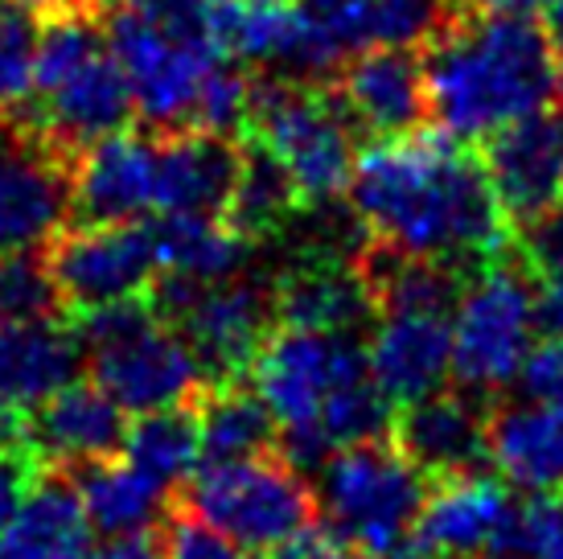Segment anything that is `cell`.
Listing matches in <instances>:
<instances>
[{
	"label": "cell",
	"mask_w": 563,
	"mask_h": 559,
	"mask_svg": "<svg viewBox=\"0 0 563 559\" xmlns=\"http://www.w3.org/2000/svg\"><path fill=\"white\" fill-rule=\"evenodd\" d=\"M345 198L378 243L411 255L485 264L510 248V218L482 156L465 153L440 128L358 149Z\"/></svg>",
	"instance_id": "6da1fadb"
},
{
	"label": "cell",
	"mask_w": 563,
	"mask_h": 559,
	"mask_svg": "<svg viewBox=\"0 0 563 559\" xmlns=\"http://www.w3.org/2000/svg\"><path fill=\"white\" fill-rule=\"evenodd\" d=\"M420 54L428 120L456 144H477L563 99L560 58L534 17L453 9Z\"/></svg>",
	"instance_id": "7a4b0ae2"
},
{
	"label": "cell",
	"mask_w": 563,
	"mask_h": 559,
	"mask_svg": "<svg viewBox=\"0 0 563 559\" xmlns=\"http://www.w3.org/2000/svg\"><path fill=\"white\" fill-rule=\"evenodd\" d=\"M108 46L144 124L153 132L194 128L206 78L222 63L206 21V0L115 4L108 17Z\"/></svg>",
	"instance_id": "3957f363"
},
{
	"label": "cell",
	"mask_w": 563,
	"mask_h": 559,
	"mask_svg": "<svg viewBox=\"0 0 563 559\" xmlns=\"http://www.w3.org/2000/svg\"><path fill=\"white\" fill-rule=\"evenodd\" d=\"M70 329L91 362L95 383L132 416L194 404L206 391L198 354L189 350L181 329L153 313L148 296L82 309Z\"/></svg>",
	"instance_id": "277c9868"
},
{
	"label": "cell",
	"mask_w": 563,
	"mask_h": 559,
	"mask_svg": "<svg viewBox=\"0 0 563 559\" xmlns=\"http://www.w3.org/2000/svg\"><path fill=\"white\" fill-rule=\"evenodd\" d=\"M371 374L358 333L276 326L251 362V387L280 424V452L305 478L325 465L333 449L317 432V419L342 387Z\"/></svg>",
	"instance_id": "5b68a950"
},
{
	"label": "cell",
	"mask_w": 563,
	"mask_h": 559,
	"mask_svg": "<svg viewBox=\"0 0 563 559\" xmlns=\"http://www.w3.org/2000/svg\"><path fill=\"white\" fill-rule=\"evenodd\" d=\"M432 482L395 440L338 449L317 469V506L350 547L371 559H416V523Z\"/></svg>",
	"instance_id": "8992f818"
},
{
	"label": "cell",
	"mask_w": 563,
	"mask_h": 559,
	"mask_svg": "<svg viewBox=\"0 0 563 559\" xmlns=\"http://www.w3.org/2000/svg\"><path fill=\"white\" fill-rule=\"evenodd\" d=\"M251 140L276 156L297 186L300 202L342 198L358 161L354 120L333 87L264 75L251 91Z\"/></svg>",
	"instance_id": "52a82bcc"
},
{
	"label": "cell",
	"mask_w": 563,
	"mask_h": 559,
	"mask_svg": "<svg viewBox=\"0 0 563 559\" xmlns=\"http://www.w3.org/2000/svg\"><path fill=\"white\" fill-rule=\"evenodd\" d=\"M181 511L260 556H272L321 518L317 490L280 452L202 465L181 490Z\"/></svg>",
	"instance_id": "ba28073f"
},
{
	"label": "cell",
	"mask_w": 563,
	"mask_h": 559,
	"mask_svg": "<svg viewBox=\"0 0 563 559\" xmlns=\"http://www.w3.org/2000/svg\"><path fill=\"white\" fill-rule=\"evenodd\" d=\"M531 267L506 260V251L473 267L453 317V379L473 395H498L518 383L522 362L534 350V293Z\"/></svg>",
	"instance_id": "9c48e42d"
},
{
	"label": "cell",
	"mask_w": 563,
	"mask_h": 559,
	"mask_svg": "<svg viewBox=\"0 0 563 559\" xmlns=\"http://www.w3.org/2000/svg\"><path fill=\"white\" fill-rule=\"evenodd\" d=\"M46 255L70 313L144 296L161 272L153 234L141 222L63 227L46 243Z\"/></svg>",
	"instance_id": "30bf717a"
},
{
	"label": "cell",
	"mask_w": 563,
	"mask_h": 559,
	"mask_svg": "<svg viewBox=\"0 0 563 559\" xmlns=\"http://www.w3.org/2000/svg\"><path fill=\"white\" fill-rule=\"evenodd\" d=\"M75 156L54 149L25 116L0 120V251L46 248L70 218Z\"/></svg>",
	"instance_id": "8fae6325"
},
{
	"label": "cell",
	"mask_w": 563,
	"mask_h": 559,
	"mask_svg": "<svg viewBox=\"0 0 563 559\" xmlns=\"http://www.w3.org/2000/svg\"><path fill=\"white\" fill-rule=\"evenodd\" d=\"M33 95L42 108L25 111V120L66 156H79L95 140L124 132L128 120L136 116L128 78L108 42L49 75H37Z\"/></svg>",
	"instance_id": "7c38bea8"
},
{
	"label": "cell",
	"mask_w": 563,
	"mask_h": 559,
	"mask_svg": "<svg viewBox=\"0 0 563 559\" xmlns=\"http://www.w3.org/2000/svg\"><path fill=\"white\" fill-rule=\"evenodd\" d=\"M173 326L181 329V338L202 362L206 387L231 383L243 371H251V362L272 338V329L280 326L276 321V288H272V280L247 276V272L235 280L206 284Z\"/></svg>",
	"instance_id": "4fadbf2b"
},
{
	"label": "cell",
	"mask_w": 563,
	"mask_h": 559,
	"mask_svg": "<svg viewBox=\"0 0 563 559\" xmlns=\"http://www.w3.org/2000/svg\"><path fill=\"white\" fill-rule=\"evenodd\" d=\"M518 502L494 473H461L432 482L416 523V559H470L494 547H515Z\"/></svg>",
	"instance_id": "5bb4252c"
},
{
	"label": "cell",
	"mask_w": 563,
	"mask_h": 559,
	"mask_svg": "<svg viewBox=\"0 0 563 559\" xmlns=\"http://www.w3.org/2000/svg\"><path fill=\"white\" fill-rule=\"evenodd\" d=\"M482 165L510 222L543 215L563 198V99L482 140Z\"/></svg>",
	"instance_id": "9a60e30c"
},
{
	"label": "cell",
	"mask_w": 563,
	"mask_h": 559,
	"mask_svg": "<svg viewBox=\"0 0 563 559\" xmlns=\"http://www.w3.org/2000/svg\"><path fill=\"white\" fill-rule=\"evenodd\" d=\"M333 95L342 99L354 128L371 132L375 140L411 136L428 124L423 54L411 46L358 50L333 75Z\"/></svg>",
	"instance_id": "2e32d148"
},
{
	"label": "cell",
	"mask_w": 563,
	"mask_h": 559,
	"mask_svg": "<svg viewBox=\"0 0 563 559\" xmlns=\"http://www.w3.org/2000/svg\"><path fill=\"white\" fill-rule=\"evenodd\" d=\"M128 412L99 383H66L46 404L25 412L21 445L42 461V469H82L108 461L124 449Z\"/></svg>",
	"instance_id": "e0dca14e"
},
{
	"label": "cell",
	"mask_w": 563,
	"mask_h": 559,
	"mask_svg": "<svg viewBox=\"0 0 563 559\" xmlns=\"http://www.w3.org/2000/svg\"><path fill=\"white\" fill-rule=\"evenodd\" d=\"M391 440L428 482L489 465V407L473 391H432L395 412Z\"/></svg>",
	"instance_id": "ac0fdd59"
},
{
	"label": "cell",
	"mask_w": 563,
	"mask_h": 559,
	"mask_svg": "<svg viewBox=\"0 0 563 559\" xmlns=\"http://www.w3.org/2000/svg\"><path fill=\"white\" fill-rule=\"evenodd\" d=\"M157 210V132H111L87 144L70 169V215L79 222H141Z\"/></svg>",
	"instance_id": "d6986e66"
},
{
	"label": "cell",
	"mask_w": 563,
	"mask_h": 559,
	"mask_svg": "<svg viewBox=\"0 0 563 559\" xmlns=\"http://www.w3.org/2000/svg\"><path fill=\"white\" fill-rule=\"evenodd\" d=\"M366 362L371 379L395 407L416 404L453 374V326L444 313H378Z\"/></svg>",
	"instance_id": "ffe728a7"
},
{
	"label": "cell",
	"mask_w": 563,
	"mask_h": 559,
	"mask_svg": "<svg viewBox=\"0 0 563 559\" xmlns=\"http://www.w3.org/2000/svg\"><path fill=\"white\" fill-rule=\"evenodd\" d=\"M243 169L239 136L157 132V215H227Z\"/></svg>",
	"instance_id": "44dd1931"
},
{
	"label": "cell",
	"mask_w": 563,
	"mask_h": 559,
	"mask_svg": "<svg viewBox=\"0 0 563 559\" xmlns=\"http://www.w3.org/2000/svg\"><path fill=\"white\" fill-rule=\"evenodd\" d=\"M489 465L527 494L563 490V407L531 395L489 407Z\"/></svg>",
	"instance_id": "7402d4cb"
},
{
	"label": "cell",
	"mask_w": 563,
	"mask_h": 559,
	"mask_svg": "<svg viewBox=\"0 0 563 559\" xmlns=\"http://www.w3.org/2000/svg\"><path fill=\"white\" fill-rule=\"evenodd\" d=\"M272 288H276V321L280 326L358 333L378 313L358 264L297 260L272 280Z\"/></svg>",
	"instance_id": "603a6c76"
},
{
	"label": "cell",
	"mask_w": 563,
	"mask_h": 559,
	"mask_svg": "<svg viewBox=\"0 0 563 559\" xmlns=\"http://www.w3.org/2000/svg\"><path fill=\"white\" fill-rule=\"evenodd\" d=\"M91 530L75 478L49 469L0 530V559H91Z\"/></svg>",
	"instance_id": "cb8c5ba5"
},
{
	"label": "cell",
	"mask_w": 563,
	"mask_h": 559,
	"mask_svg": "<svg viewBox=\"0 0 563 559\" xmlns=\"http://www.w3.org/2000/svg\"><path fill=\"white\" fill-rule=\"evenodd\" d=\"M82 358L75 329L58 321L0 326V395L30 412L79 379Z\"/></svg>",
	"instance_id": "d4e9b609"
},
{
	"label": "cell",
	"mask_w": 563,
	"mask_h": 559,
	"mask_svg": "<svg viewBox=\"0 0 563 559\" xmlns=\"http://www.w3.org/2000/svg\"><path fill=\"white\" fill-rule=\"evenodd\" d=\"M345 54L371 46L420 50L449 21V0H300Z\"/></svg>",
	"instance_id": "484cf974"
},
{
	"label": "cell",
	"mask_w": 563,
	"mask_h": 559,
	"mask_svg": "<svg viewBox=\"0 0 563 559\" xmlns=\"http://www.w3.org/2000/svg\"><path fill=\"white\" fill-rule=\"evenodd\" d=\"M362 276L371 284L378 313H449L461 300L465 280L473 267L456 264V260H432V255H411V251L387 248V243H371L366 255L358 260Z\"/></svg>",
	"instance_id": "4316f807"
},
{
	"label": "cell",
	"mask_w": 563,
	"mask_h": 559,
	"mask_svg": "<svg viewBox=\"0 0 563 559\" xmlns=\"http://www.w3.org/2000/svg\"><path fill=\"white\" fill-rule=\"evenodd\" d=\"M161 272L194 284H219L247 272L251 239L222 215H157L148 227Z\"/></svg>",
	"instance_id": "83f0119b"
},
{
	"label": "cell",
	"mask_w": 563,
	"mask_h": 559,
	"mask_svg": "<svg viewBox=\"0 0 563 559\" xmlns=\"http://www.w3.org/2000/svg\"><path fill=\"white\" fill-rule=\"evenodd\" d=\"M198 432H202V465H227V461H251L267 457L280 445V424L272 407L255 391L231 383H210L194 399Z\"/></svg>",
	"instance_id": "f1b7e54d"
},
{
	"label": "cell",
	"mask_w": 563,
	"mask_h": 559,
	"mask_svg": "<svg viewBox=\"0 0 563 559\" xmlns=\"http://www.w3.org/2000/svg\"><path fill=\"white\" fill-rule=\"evenodd\" d=\"M120 452H124L128 465L165 494L186 490L189 478L202 469V432H198L194 404L161 407V412L136 416L128 424Z\"/></svg>",
	"instance_id": "f546056e"
},
{
	"label": "cell",
	"mask_w": 563,
	"mask_h": 559,
	"mask_svg": "<svg viewBox=\"0 0 563 559\" xmlns=\"http://www.w3.org/2000/svg\"><path fill=\"white\" fill-rule=\"evenodd\" d=\"M79 485L82 511L99 535H128V530H153L165 511V490L141 478L128 461H95V465L70 469Z\"/></svg>",
	"instance_id": "4dcf8cb0"
},
{
	"label": "cell",
	"mask_w": 563,
	"mask_h": 559,
	"mask_svg": "<svg viewBox=\"0 0 563 559\" xmlns=\"http://www.w3.org/2000/svg\"><path fill=\"white\" fill-rule=\"evenodd\" d=\"M300 194L288 182V173L276 156L267 153L260 140L243 144V169H239L235 194L227 202V222L239 234H247L251 243H260L267 234H280L288 218L297 215Z\"/></svg>",
	"instance_id": "1f68e13d"
},
{
	"label": "cell",
	"mask_w": 563,
	"mask_h": 559,
	"mask_svg": "<svg viewBox=\"0 0 563 559\" xmlns=\"http://www.w3.org/2000/svg\"><path fill=\"white\" fill-rule=\"evenodd\" d=\"M66 313L46 248L0 251V326L58 321Z\"/></svg>",
	"instance_id": "d6a6232c"
},
{
	"label": "cell",
	"mask_w": 563,
	"mask_h": 559,
	"mask_svg": "<svg viewBox=\"0 0 563 559\" xmlns=\"http://www.w3.org/2000/svg\"><path fill=\"white\" fill-rule=\"evenodd\" d=\"M391 428L395 404L378 391L371 374L338 391L317 419V432L325 436V445L333 452L350 449V445H371V440H391Z\"/></svg>",
	"instance_id": "836d02e7"
},
{
	"label": "cell",
	"mask_w": 563,
	"mask_h": 559,
	"mask_svg": "<svg viewBox=\"0 0 563 559\" xmlns=\"http://www.w3.org/2000/svg\"><path fill=\"white\" fill-rule=\"evenodd\" d=\"M37 25L33 13L13 0H0V116H25L37 70Z\"/></svg>",
	"instance_id": "e575fe53"
},
{
	"label": "cell",
	"mask_w": 563,
	"mask_h": 559,
	"mask_svg": "<svg viewBox=\"0 0 563 559\" xmlns=\"http://www.w3.org/2000/svg\"><path fill=\"white\" fill-rule=\"evenodd\" d=\"M165 559H260V551H247L243 544L227 539L222 530L177 506L165 527Z\"/></svg>",
	"instance_id": "d590c367"
},
{
	"label": "cell",
	"mask_w": 563,
	"mask_h": 559,
	"mask_svg": "<svg viewBox=\"0 0 563 559\" xmlns=\"http://www.w3.org/2000/svg\"><path fill=\"white\" fill-rule=\"evenodd\" d=\"M515 547L531 559H563V494H531L527 506H518Z\"/></svg>",
	"instance_id": "8d00e7d4"
},
{
	"label": "cell",
	"mask_w": 563,
	"mask_h": 559,
	"mask_svg": "<svg viewBox=\"0 0 563 559\" xmlns=\"http://www.w3.org/2000/svg\"><path fill=\"white\" fill-rule=\"evenodd\" d=\"M518 255L534 276H560L563 272V198L543 215L527 218L518 227Z\"/></svg>",
	"instance_id": "74e56055"
},
{
	"label": "cell",
	"mask_w": 563,
	"mask_h": 559,
	"mask_svg": "<svg viewBox=\"0 0 563 559\" xmlns=\"http://www.w3.org/2000/svg\"><path fill=\"white\" fill-rule=\"evenodd\" d=\"M518 383H522V395L563 407V338H548L543 346H534L522 362Z\"/></svg>",
	"instance_id": "f35d334b"
},
{
	"label": "cell",
	"mask_w": 563,
	"mask_h": 559,
	"mask_svg": "<svg viewBox=\"0 0 563 559\" xmlns=\"http://www.w3.org/2000/svg\"><path fill=\"white\" fill-rule=\"evenodd\" d=\"M37 478H42V461L25 445L0 449V530L9 527V518L25 502V494L33 490Z\"/></svg>",
	"instance_id": "ab89813d"
},
{
	"label": "cell",
	"mask_w": 563,
	"mask_h": 559,
	"mask_svg": "<svg viewBox=\"0 0 563 559\" xmlns=\"http://www.w3.org/2000/svg\"><path fill=\"white\" fill-rule=\"evenodd\" d=\"M272 559H371V556L358 551V547H350L329 523L317 518L313 527L300 530L297 539H288L284 547H276Z\"/></svg>",
	"instance_id": "60d3db41"
},
{
	"label": "cell",
	"mask_w": 563,
	"mask_h": 559,
	"mask_svg": "<svg viewBox=\"0 0 563 559\" xmlns=\"http://www.w3.org/2000/svg\"><path fill=\"white\" fill-rule=\"evenodd\" d=\"M91 559H165V535L157 530L108 535L99 547H91Z\"/></svg>",
	"instance_id": "b9f144b4"
},
{
	"label": "cell",
	"mask_w": 563,
	"mask_h": 559,
	"mask_svg": "<svg viewBox=\"0 0 563 559\" xmlns=\"http://www.w3.org/2000/svg\"><path fill=\"white\" fill-rule=\"evenodd\" d=\"M534 317L548 338H563V272L560 276H543L539 293H534Z\"/></svg>",
	"instance_id": "7bdbcfd3"
},
{
	"label": "cell",
	"mask_w": 563,
	"mask_h": 559,
	"mask_svg": "<svg viewBox=\"0 0 563 559\" xmlns=\"http://www.w3.org/2000/svg\"><path fill=\"white\" fill-rule=\"evenodd\" d=\"M453 9H470V13H543V0H449Z\"/></svg>",
	"instance_id": "ee69618b"
},
{
	"label": "cell",
	"mask_w": 563,
	"mask_h": 559,
	"mask_svg": "<svg viewBox=\"0 0 563 559\" xmlns=\"http://www.w3.org/2000/svg\"><path fill=\"white\" fill-rule=\"evenodd\" d=\"M21 428H25V412L0 395V449L21 445Z\"/></svg>",
	"instance_id": "f6af8a7d"
},
{
	"label": "cell",
	"mask_w": 563,
	"mask_h": 559,
	"mask_svg": "<svg viewBox=\"0 0 563 559\" xmlns=\"http://www.w3.org/2000/svg\"><path fill=\"white\" fill-rule=\"evenodd\" d=\"M543 33L563 66V0H543Z\"/></svg>",
	"instance_id": "bcb514c9"
},
{
	"label": "cell",
	"mask_w": 563,
	"mask_h": 559,
	"mask_svg": "<svg viewBox=\"0 0 563 559\" xmlns=\"http://www.w3.org/2000/svg\"><path fill=\"white\" fill-rule=\"evenodd\" d=\"M21 9H30L33 17H54L70 13V9H91V0H13Z\"/></svg>",
	"instance_id": "7dc6e473"
},
{
	"label": "cell",
	"mask_w": 563,
	"mask_h": 559,
	"mask_svg": "<svg viewBox=\"0 0 563 559\" xmlns=\"http://www.w3.org/2000/svg\"><path fill=\"white\" fill-rule=\"evenodd\" d=\"M470 559H531V556L518 551V547H494V551H482V556H470Z\"/></svg>",
	"instance_id": "c3c4849f"
},
{
	"label": "cell",
	"mask_w": 563,
	"mask_h": 559,
	"mask_svg": "<svg viewBox=\"0 0 563 559\" xmlns=\"http://www.w3.org/2000/svg\"><path fill=\"white\" fill-rule=\"evenodd\" d=\"M111 4H148V0H111Z\"/></svg>",
	"instance_id": "681fc988"
}]
</instances>
